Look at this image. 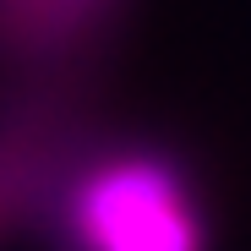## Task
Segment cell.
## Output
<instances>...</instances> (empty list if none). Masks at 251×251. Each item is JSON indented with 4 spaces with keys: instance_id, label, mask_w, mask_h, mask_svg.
I'll use <instances>...</instances> for the list:
<instances>
[{
    "instance_id": "obj_3",
    "label": "cell",
    "mask_w": 251,
    "mask_h": 251,
    "mask_svg": "<svg viewBox=\"0 0 251 251\" xmlns=\"http://www.w3.org/2000/svg\"><path fill=\"white\" fill-rule=\"evenodd\" d=\"M6 197H11V186H6V180H0V213H6Z\"/></svg>"
},
{
    "instance_id": "obj_1",
    "label": "cell",
    "mask_w": 251,
    "mask_h": 251,
    "mask_svg": "<svg viewBox=\"0 0 251 251\" xmlns=\"http://www.w3.org/2000/svg\"><path fill=\"white\" fill-rule=\"evenodd\" d=\"M76 251H202V213L170 158H109L71 191Z\"/></svg>"
},
{
    "instance_id": "obj_2",
    "label": "cell",
    "mask_w": 251,
    "mask_h": 251,
    "mask_svg": "<svg viewBox=\"0 0 251 251\" xmlns=\"http://www.w3.org/2000/svg\"><path fill=\"white\" fill-rule=\"evenodd\" d=\"M109 0H0V38L22 50L66 44L76 27H88Z\"/></svg>"
}]
</instances>
